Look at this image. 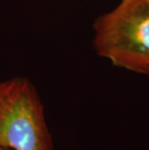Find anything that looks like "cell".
<instances>
[{
    "mask_svg": "<svg viewBox=\"0 0 149 150\" xmlns=\"http://www.w3.org/2000/svg\"><path fill=\"white\" fill-rule=\"evenodd\" d=\"M93 49L113 66L149 76V0H120L93 23Z\"/></svg>",
    "mask_w": 149,
    "mask_h": 150,
    "instance_id": "obj_1",
    "label": "cell"
},
{
    "mask_svg": "<svg viewBox=\"0 0 149 150\" xmlns=\"http://www.w3.org/2000/svg\"><path fill=\"white\" fill-rule=\"evenodd\" d=\"M0 147L54 150L42 99L25 76L0 81Z\"/></svg>",
    "mask_w": 149,
    "mask_h": 150,
    "instance_id": "obj_2",
    "label": "cell"
},
{
    "mask_svg": "<svg viewBox=\"0 0 149 150\" xmlns=\"http://www.w3.org/2000/svg\"><path fill=\"white\" fill-rule=\"evenodd\" d=\"M0 150H13L11 148H2V147H0Z\"/></svg>",
    "mask_w": 149,
    "mask_h": 150,
    "instance_id": "obj_3",
    "label": "cell"
}]
</instances>
